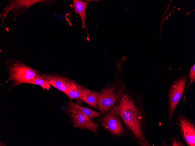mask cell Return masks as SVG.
<instances>
[{
	"mask_svg": "<svg viewBox=\"0 0 195 146\" xmlns=\"http://www.w3.org/2000/svg\"><path fill=\"white\" fill-rule=\"evenodd\" d=\"M119 115L130 136L140 146H152L146 137L148 118L142 99L127 89L118 102Z\"/></svg>",
	"mask_w": 195,
	"mask_h": 146,
	"instance_id": "6da1fadb",
	"label": "cell"
},
{
	"mask_svg": "<svg viewBox=\"0 0 195 146\" xmlns=\"http://www.w3.org/2000/svg\"><path fill=\"white\" fill-rule=\"evenodd\" d=\"M8 71V78L4 82L13 81L8 89L23 83H29L39 72L27 65L21 61L9 58L5 62Z\"/></svg>",
	"mask_w": 195,
	"mask_h": 146,
	"instance_id": "7a4b0ae2",
	"label": "cell"
},
{
	"mask_svg": "<svg viewBox=\"0 0 195 146\" xmlns=\"http://www.w3.org/2000/svg\"><path fill=\"white\" fill-rule=\"evenodd\" d=\"M126 88L123 80L118 78L99 93L97 104L101 112L104 113L108 111L117 103Z\"/></svg>",
	"mask_w": 195,
	"mask_h": 146,
	"instance_id": "3957f363",
	"label": "cell"
},
{
	"mask_svg": "<svg viewBox=\"0 0 195 146\" xmlns=\"http://www.w3.org/2000/svg\"><path fill=\"white\" fill-rule=\"evenodd\" d=\"M187 82V76H181L174 81L168 91L167 115L171 136L173 115L186 87Z\"/></svg>",
	"mask_w": 195,
	"mask_h": 146,
	"instance_id": "277c9868",
	"label": "cell"
},
{
	"mask_svg": "<svg viewBox=\"0 0 195 146\" xmlns=\"http://www.w3.org/2000/svg\"><path fill=\"white\" fill-rule=\"evenodd\" d=\"M39 3L49 6L58 3L55 0H9L7 6L3 9L0 14L1 28L4 24V19L6 17L7 18V15L10 11L11 10L13 12V20H15L29 8L35 4Z\"/></svg>",
	"mask_w": 195,
	"mask_h": 146,
	"instance_id": "5b68a950",
	"label": "cell"
},
{
	"mask_svg": "<svg viewBox=\"0 0 195 146\" xmlns=\"http://www.w3.org/2000/svg\"><path fill=\"white\" fill-rule=\"evenodd\" d=\"M118 107V102L103 117L101 125L114 136L116 137L124 136H130L126 129L123 125Z\"/></svg>",
	"mask_w": 195,
	"mask_h": 146,
	"instance_id": "8992f818",
	"label": "cell"
},
{
	"mask_svg": "<svg viewBox=\"0 0 195 146\" xmlns=\"http://www.w3.org/2000/svg\"><path fill=\"white\" fill-rule=\"evenodd\" d=\"M176 122L181 137L188 146H195V122L182 113L177 115Z\"/></svg>",
	"mask_w": 195,
	"mask_h": 146,
	"instance_id": "52a82bcc",
	"label": "cell"
},
{
	"mask_svg": "<svg viewBox=\"0 0 195 146\" xmlns=\"http://www.w3.org/2000/svg\"><path fill=\"white\" fill-rule=\"evenodd\" d=\"M41 75L50 85L64 93L69 90L83 87L74 81L64 76L53 74H43Z\"/></svg>",
	"mask_w": 195,
	"mask_h": 146,
	"instance_id": "ba28073f",
	"label": "cell"
},
{
	"mask_svg": "<svg viewBox=\"0 0 195 146\" xmlns=\"http://www.w3.org/2000/svg\"><path fill=\"white\" fill-rule=\"evenodd\" d=\"M74 126L80 128H85L93 132L98 133V126L90 120V118L82 114H72L71 115Z\"/></svg>",
	"mask_w": 195,
	"mask_h": 146,
	"instance_id": "9c48e42d",
	"label": "cell"
},
{
	"mask_svg": "<svg viewBox=\"0 0 195 146\" xmlns=\"http://www.w3.org/2000/svg\"><path fill=\"white\" fill-rule=\"evenodd\" d=\"M67 111L72 114H82L89 118H93L100 115L98 112L86 107H81L72 101H70L69 103Z\"/></svg>",
	"mask_w": 195,
	"mask_h": 146,
	"instance_id": "30bf717a",
	"label": "cell"
},
{
	"mask_svg": "<svg viewBox=\"0 0 195 146\" xmlns=\"http://www.w3.org/2000/svg\"><path fill=\"white\" fill-rule=\"evenodd\" d=\"M73 3L70 5L74 10L75 14L80 15L81 21L82 29L85 28L87 33V38H89V35L86 24L87 6L86 3L82 0H73Z\"/></svg>",
	"mask_w": 195,
	"mask_h": 146,
	"instance_id": "8fae6325",
	"label": "cell"
},
{
	"mask_svg": "<svg viewBox=\"0 0 195 146\" xmlns=\"http://www.w3.org/2000/svg\"><path fill=\"white\" fill-rule=\"evenodd\" d=\"M92 91L84 87L77 88L67 90L64 92L71 99L80 97L85 96Z\"/></svg>",
	"mask_w": 195,
	"mask_h": 146,
	"instance_id": "7c38bea8",
	"label": "cell"
},
{
	"mask_svg": "<svg viewBox=\"0 0 195 146\" xmlns=\"http://www.w3.org/2000/svg\"><path fill=\"white\" fill-rule=\"evenodd\" d=\"M99 92L93 91L89 94L80 97L86 103L96 109H99L97 105V102Z\"/></svg>",
	"mask_w": 195,
	"mask_h": 146,
	"instance_id": "4fadbf2b",
	"label": "cell"
},
{
	"mask_svg": "<svg viewBox=\"0 0 195 146\" xmlns=\"http://www.w3.org/2000/svg\"><path fill=\"white\" fill-rule=\"evenodd\" d=\"M29 84L38 85L41 86L44 89L49 90L51 87L50 85L39 73L29 82Z\"/></svg>",
	"mask_w": 195,
	"mask_h": 146,
	"instance_id": "5bb4252c",
	"label": "cell"
},
{
	"mask_svg": "<svg viewBox=\"0 0 195 146\" xmlns=\"http://www.w3.org/2000/svg\"><path fill=\"white\" fill-rule=\"evenodd\" d=\"M189 80L188 84L187 85V88L185 91V93L188 89L189 87L195 81V64L192 66L190 70L189 75Z\"/></svg>",
	"mask_w": 195,
	"mask_h": 146,
	"instance_id": "9a60e30c",
	"label": "cell"
}]
</instances>
